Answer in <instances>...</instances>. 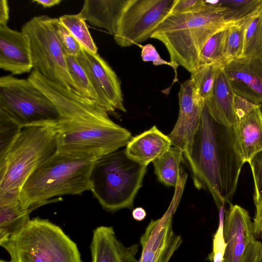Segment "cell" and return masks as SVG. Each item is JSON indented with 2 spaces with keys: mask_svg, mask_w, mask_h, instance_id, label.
Masks as SVG:
<instances>
[{
  "mask_svg": "<svg viewBox=\"0 0 262 262\" xmlns=\"http://www.w3.org/2000/svg\"><path fill=\"white\" fill-rule=\"evenodd\" d=\"M185 159L195 186L208 190L219 210L230 203L245 162L237 151L232 127L216 122L205 106Z\"/></svg>",
  "mask_w": 262,
  "mask_h": 262,
  "instance_id": "1",
  "label": "cell"
},
{
  "mask_svg": "<svg viewBox=\"0 0 262 262\" xmlns=\"http://www.w3.org/2000/svg\"><path fill=\"white\" fill-rule=\"evenodd\" d=\"M227 14V8L212 5L199 12L170 13L151 38L163 43L169 53L170 61L191 73L208 40L217 32L242 21H230L226 18Z\"/></svg>",
  "mask_w": 262,
  "mask_h": 262,
  "instance_id": "2",
  "label": "cell"
},
{
  "mask_svg": "<svg viewBox=\"0 0 262 262\" xmlns=\"http://www.w3.org/2000/svg\"><path fill=\"white\" fill-rule=\"evenodd\" d=\"M95 160L56 152L38 166L24 184L20 192L23 207L32 211L53 198L90 190V174Z\"/></svg>",
  "mask_w": 262,
  "mask_h": 262,
  "instance_id": "3",
  "label": "cell"
},
{
  "mask_svg": "<svg viewBox=\"0 0 262 262\" xmlns=\"http://www.w3.org/2000/svg\"><path fill=\"white\" fill-rule=\"evenodd\" d=\"M55 125L21 128L0 159V194H20L22 187L33 171L57 152Z\"/></svg>",
  "mask_w": 262,
  "mask_h": 262,
  "instance_id": "4",
  "label": "cell"
},
{
  "mask_svg": "<svg viewBox=\"0 0 262 262\" xmlns=\"http://www.w3.org/2000/svg\"><path fill=\"white\" fill-rule=\"evenodd\" d=\"M146 168L130 159L125 149H119L95 160L90 174V191L107 211L132 208Z\"/></svg>",
  "mask_w": 262,
  "mask_h": 262,
  "instance_id": "5",
  "label": "cell"
},
{
  "mask_svg": "<svg viewBox=\"0 0 262 262\" xmlns=\"http://www.w3.org/2000/svg\"><path fill=\"white\" fill-rule=\"evenodd\" d=\"M55 127L57 152L81 159L97 160L126 146L132 138L110 118L60 119Z\"/></svg>",
  "mask_w": 262,
  "mask_h": 262,
  "instance_id": "6",
  "label": "cell"
},
{
  "mask_svg": "<svg viewBox=\"0 0 262 262\" xmlns=\"http://www.w3.org/2000/svg\"><path fill=\"white\" fill-rule=\"evenodd\" d=\"M10 256L1 262H82L76 244L58 225L35 217L0 243Z\"/></svg>",
  "mask_w": 262,
  "mask_h": 262,
  "instance_id": "7",
  "label": "cell"
},
{
  "mask_svg": "<svg viewBox=\"0 0 262 262\" xmlns=\"http://www.w3.org/2000/svg\"><path fill=\"white\" fill-rule=\"evenodd\" d=\"M58 21V18L43 15L33 17L23 26L21 31L30 41L33 70L83 96L69 72L66 55L57 34Z\"/></svg>",
  "mask_w": 262,
  "mask_h": 262,
  "instance_id": "8",
  "label": "cell"
},
{
  "mask_svg": "<svg viewBox=\"0 0 262 262\" xmlns=\"http://www.w3.org/2000/svg\"><path fill=\"white\" fill-rule=\"evenodd\" d=\"M0 110L21 127L54 125L60 119L54 104L30 80L10 75L0 78Z\"/></svg>",
  "mask_w": 262,
  "mask_h": 262,
  "instance_id": "9",
  "label": "cell"
},
{
  "mask_svg": "<svg viewBox=\"0 0 262 262\" xmlns=\"http://www.w3.org/2000/svg\"><path fill=\"white\" fill-rule=\"evenodd\" d=\"M177 0H126L114 34L121 47L139 44L151 38L171 12Z\"/></svg>",
  "mask_w": 262,
  "mask_h": 262,
  "instance_id": "10",
  "label": "cell"
},
{
  "mask_svg": "<svg viewBox=\"0 0 262 262\" xmlns=\"http://www.w3.org/2000/svg\"><path fill=\"white\" fill-rule=\"evenodd\" d=\"M179 113L176 123L168 135L172 146L183 152L185 159L190 155L194 136L200 126L205 100L190 78L181 84Z\"/></svg>",
  "mask_w": 262,
  "mask_h": 262,
  "instance_id": "11",
  "label": "cell"
},
{
  "mask_svg": "<svg viewBox=\"0 0 262 262\" xmlns=\"http://www.w3.org/2000/svg\"><path fill=\"white\" fill-rule=\"evenodd\" d=\"M77 57L98 94L101 106L108 113L116 110L126 112L121 81L107 62L98 53L83 47Z\"/></svg>",
  "mask_w": 262,
  "mask_h": 262,
  "instance_id": "12",
  "label": "cell"
},
{
  "mask_svg": "<svg viewBox=\"0 0 262 262\" xmlns=\"http://www.w3.org/2000/svg\"><path fill=\"white\" fill-rule=\"evenodd\" d=\"M232 126L236 148L245 163L262 150V111L259 105L235 96Z\"/></svg>",
  "mask_w": 262,
  "mask_h": 262,
  "instance_id": "13",
  "label": "cell"
},
{
  "mask_svg": "<svg viewBox=\"0 0 262 262\" xmlns=\"http://www.w3.org/2000/svg\"><path fill=\"white\" fill-rule=\"evenodd\" d=\"M172 207L161 218L151 220L141 236V262H169L182 244L181 237L172 229L174 206Z\"/></svg>",
  "mask_w": 262,
  "mask_h": 262,
  "instance_id": "14",
  "label": "cell"
},
{
  "mask_svg": "<svg viewBox=\"0 0 262 262\" xmlns=\"http://www.w3.org/2000/svg\"><path fill=\"white\" fill-rule=\"evenodd\" d=\"M223 71L235 94L250 102L262 104V59L242 57L227 61Z\"/></svg>",
  "mask_w": 262,
  "mask_h": 262,
  "instance_id": "15",
  "label": "cell"
},
{
  "mask_svg": "<svg viewBox=\"0 0 262 262\" xmlns=\"http://www.w3.org/2000/svg\"><path fill=\"white\" fill-rule=\"evenodd\" d=\"M223 237L222 262H241L248 246L255 240L253 223L246 209L230 204L224 219Z\"/></svg>",
  "mask_w": 262,
  "mask_h": 262,
  "instance_id": "16",
  "label": "cell"
},
{
  "mask_svg": "<svg viewBox=\"0 0 262 262\" xmlns=\"http://www.w3.org/2000/svg\"><path fill=\"white\" fill-rule=\"evenodd\" d=\"M0 68L12 75L28 73L33 69L28 36L7 25L0 26Z\"/></svg>",
  "mask_w": 262,
  "mask_h": 262,
  "instance_id": "17",
  "label": "cell"
},
{
  "mask_svg": "<svg viewBox=\"0 0 262 262\" xmlns=\"http://www.w3.org/2000/svg\"><path fill=\"white\" fill-rule=\"evenodd\" d=\"M92 262H137L139 246H125L112 227L101 226L93 230L91 244Z\"/></svg>",
  "mask_w": 262,
  "mask_h": 262,
  "instance_id": "18",
  "label": "cell"
},
{
  "mask_svg": "<svg viewBox=\"0 0 262 262\" xmlns=\"http://www.w3.org/2000/svg\"><path fill=\"white\" fill-rule=\"evenodd\" d=\"M172 146L168 135L154 125L132 137L124 149L133 161L145 166L161 156Z\"/></svg>",
  "mask_w": 262,
  "mask_h": 262,
  "instance_id": "19",
  "label": "cell"
},
{
  "mask_svg": "<svg viewBox=\"0 0 262 262\" xmlns=\"http://www.w3.org/2000/svg\"><path fill=\"white\" fill-rule=\"evenodd\" d=\"M223 69L219 68L210 97L205 106L212 118L217 123L232 127L235 121V97Z\"/></svg>",
  "mask_w": 262,
  "mask_h": 262,
  "instance_id": "20",
  "label": "cell"
},
{
  "mask_svg": "<svg viewBox=\"0 0 262 262\" xmlns=\"http://www.w3.org/2000/svg\"><path fill=\"white\" fill-rule=\"evenodd\" d=\"M126 0H86L79 13L92 26L115 33Z\"/></svg>",
  "mask_w": 262,
  "mask_h": 262,
  "instance_id": "21",
  "label": "cell"
},
{
  "mask_svg": "<svg viewBox=\"0 0 262 262\" xmlns=\"http://www.w3.org/2000/svg\"><path fill=\"white\" fill-rule=\"evenodd\" d=\"M31 211L23 207L20 194H0V243L21 230L30 221Z\"/></svg>",
  "mask_w": 262,
  "mask_h": 262,
  "instance_id": "22",
  "label": "cell"
},
{
  "mask_svg": "<svg viewBox=\"0 0 262 262\" xmlns=\"http://www.w3.org/2000/svg\"><path fill=\"white\" fill-rule=\"evenodd\" d=\"M183 157L181 149L171 146L154 161V172L159 181L167 186L177 187L180 182V165Z\"/></svg>",
  "mask_w": 262,
  "mask_h": 262,
  "instance_id": "23",
  "label": "cell"
},
{
  "mask_svg": "<svg viewBox=\"0 0 262 262\" xmlns=\"http://www.w3.org/2000/svg\"><path fill=\"white\" fill-rule=\"evenodd\" d=\"M242 57H255L262 59V8L248 21L245 32Z\"/></svg>",
  "mask_w": 262,
  "mask_h": 262,
  "instance_id": "24",
  "label": "cell"
},
{
  "mask_svg": "<svg viewBox=\"0 0 262 262\" xmlns=\"http://www.w3.org/2000/svg\"><path fill=\"white\" fill-rule=\"evenodd\" d=\"M227 28L217 32L208 40L199 54L194 69L204 65L227 62L224 47Z\"/></svg>",
  "mask_w": 262,
  "mask_h": 262,
  "instance_id": "25",
  "label": "cell"
},
{
  "mask_svg": "<svg viewBox=\"0 0 262 262\" xmlns=\"http://www.w3.org/2000/svg\"><path fill=\"white\" fill-rule=\"evenodd\" d=\"M58 19L82 47L93 53H97V48L89 31L85 20L79 13L64 15Z\"/></svg>",
  "mask_w": 262,
  "mask_h": 262,
  "instance_id": "26",
  "label": "cell"
},
{
  "mask_svg": "<svg viewBox=\"0 0 262 262\" xmlns=\"http://www.w3.org/2000/svg\"><path fill=\"white\" fill-rule=\"evenodd\" d=\"M66 60L70 76L82 96L101 106L98 94L77 56L66 55Z\"/></svg>",
  "mask_w": 262,
  "mask_h": 262,
  "instance_id": "27",
  "label": "cell"
},
{
  "mask_svg": "<svg viewBox=\"0 0 262 262\" xmlns=\"http://www.w3.org/2000/svg\"><path fill=\"white\" fill-rule=\"evenodd\" d=\"M252 16L227 28L224 47V54L227 61L242 57L245 32Z\"/></svg>",
  "mask_w": 262,
  "mask_h": 262,
  "instance_id": "28",
  "label": "cell"
},
{
  "mask_svg": "<svg viewBox=\"0 0 262 262\" xmlns=\"http://www.w3.org/2000/svg\"><path fill=\"white\" fill-rule=\"evenodd\" d=\"M223 64L213 63L199 67L190 73V78L205 101L211 96L216 72Z\"/></svg>",
  "mask_w": 262,
  "mask_h": 262,
  "instance_id": "29",
  "label": "cell"
},
{
  "mask_svg": "<svg viewBox=\"0 0 262 262\" xmlns=\"http://www.w3.org/2000/svg\"><path fill=\"white\" fill-rule=\"evenodd\" d=\"M222 7L227 8L226 18L239 22L253 15L262 8V0H221Z\"/></svg>",
  "mask_w": 262,
  "mask_h": 262,
  "instance_id": "30",
  "label": "cell"
},
{
  "mask_svg": "<svg viewBox=\"0 0 262 262\" xmlns=\"http://www.w3.org/2000/svg\"><path fill=\"white\" fill-rule=\"evenodd\" d=\"M21 128L8 114L0 110V159L5 156Z\"/></svg>",
  "mask_w": 262,
  "mask_h": 262,
  "instance_id": "31",
  "label": "cell"
},
{
  "mask_svg": "<svg viewBox=\"0 0 262 262\" xmlns=\"http://www.w3.org/2000/svg\"><path fill=\"white\" fill-rule=\"evenodd\" d=\"M56 32L66 55L77 56L82 47L59 19L56 25Z\"/></svg>",
  "mask_w": 262,
  "mask_h": 262,
  "instance_id": "32",
  "label": "cell"
},
{
  "mask_svg": "<svg viewBox=\"0 0 262 262\" xmlns=\"http://www.w3.org/2000/svg\"><path fill=\"white\" fill-rule=\"evenodd\" d=\"M141 56L143 61H151L155 66L165 64L171 67L173 69L175 74L173 82L171 86L178 81V79L177 78V68L179 66V64L171 61H167L162 58L156 48L151 43L146 44L144 46H141Z\"/></svg>",
  "mask_w": 262,
  "mask_h": 262,
  "instance_id": "33",
  "label": "cell"
},
{
  "mask_svg": "<svg viewBox=\"0 0 262 262\" xmlns=\"http://www.w3.org/2000/svg\"><path fill=\"white\" fill-rule=\"evenodd\" d=\"M254 183V199L262 200V150L249 161Z\"/></svg>",
  "mask_w": 262,
  "mask_h": 262,
  "instance_id": "34",
  "label": "cell"
},
{
  "mask_svg": "<svg viewBox=\"0 0 262 262\" xmlns=\"http://www.w3.org/2000/svg\"><path fill=\"white\" fill-rule=\"evenodd\" d=\"M210 7L203 0H177L170 13H188L204 11Z\"/></svg>",
  "mask_w": 262,
  "mask_h": 262,
  "instance_id": "35",
  "label": "cell"
},
{
  "mask_svg": "<svg viewBox=\"0 0 262 262\" xmlns=\"http://www.w3.org/2000/svg\"><path fill=\"white\" fill-rule=\"evenodd\" d=\"M241 262H262V244L254 241L247 248Z\"/></svg>",
  "mask_w": 262,
  "mask_h": 262,
  "instance_id": "36",
  "label": "cell"
},
{
  "mask_svg": "<svg viewBox=\"0 0 262 262\" xmlns=\"http://www.w3.org/2000/svg\"><path fill=\"white\" fill-rule=\"evenodd\" d=\"M256 207L253 222L255 235L262 238V200L254 199Z\"/></svg>",
  "mask_w": 262,
  "mask_h": 262,
  "instance_id": "37",
  "label": "cell"
},
{
  "mask_svg": "<svg viewBox=\"0 0 262 262\" xmlns=\"http://www.w3.org/2000/svg\"><path fill=\"white\" fill-rule=\"evenodd\" d=\"M9 18V8L7 0L0 1V26H7Z\"/></svg>",
  "mask_w": 262,
  "mask_h": 262,
  "instance_id": "38",
  "label": "cell"
},
{
  "mask_svg": "<svg viewBox=\"0 0 262 262\" xmlns=\"http://www.w3.org/2000/svg\"><path fill=\"white\" fill-rule=\"evenodd\" d=\"M132 216L135 220L141 221L146 216L145 210L142 207H139L135 208L132 212Z\"/></svg>",
  "mask_w": 262,
  "mask_h": 262,
  "instance_id": "39",
  "label": "cell"
},
{
  "mask_svg": "<svg viewBox=\"0 0 262 262\" xmlns=\"http://www.w3.org/2000/svg\"><path fill=\"white\" fill-rule=\"evenodd\" d=\"M33 2L42 5L44 7H50L59 4L61 0H33Z\"/></svg>",
  "mask_w": 262,
  "mask_h": 262,
  "instance_id": "40",
  "label": "cell"
},
{
  "mask_svg": "<svg viewBox=\"0 0 262 262\" xmlns=\"http://www.w3.org/2000/svg\"><path fill=\"white\" fill-rule=\"evenodd\" d=\"M259 105H260V107L261 111H262V104H260Z\"/></svg>",
  "mask_w": 262,
  "mask_h": 262,
  "instance_id": "41",
  "label": "cell"
},
{
  "mask_svg": "<svg viewBox=\"0 0 262 262\" xmlns=\"http://www.w3.org/2000/svg\"><path fill=\"white\" fill-rule=\"evenodd\" d=\"M137 262H141V261L138 259Z\"/></svg>",
  "mask_w": 262,
  "mask_h": 262,
  "instance_id": "42",
  "label": "cell"
}]
</instances>
